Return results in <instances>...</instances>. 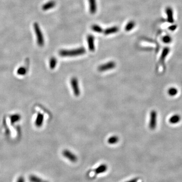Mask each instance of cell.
<instances>
[{"instance_id":"obj_1","label":"cell","mask_w":182,"mask_h":182,"mask_svg":"<svg viewBox=\"0 0 182 182\" xmlns=\"http://www.w3.org/2000/svg\"><path fill=\"white\" fill-rule=\"evenodd\" d=\"M86 53L84 48L81 47L74 50H62L59 52V55L62 57H73L83 55Z\"/></svg>"},{"instance_id":"obj_2","label":"cell","mask_w":182,"mask_h":182,"mask_svg":"<svg viewBox=\"0 0 182 182\" xmlns=\"http://www.w3.org/2000/svg\"><path fill=\"white\" fill-rule=\"evenodd\" d=\"M33 27L35 35H37V43L39 46L42 47L44 45V39L39 24L37 22H35L33 24Z\"/></svg>"},{"instance_id":"obj_3","label":"cell","mask_w":182,"mask_h":182,"mask_svg":"<svg viewBox=\"0 0 182 182\" xmlns=\"http://www.w3.org/2000/svg\"><path fill=\"white\" fill-rule=\"evenodd\" d=\"M116 66V63L114 61H110L108 62L100 65L98 70L100 72H106L107 70H111L115 68Z\"/></svg>"},{"instance_id":"obj_4","label":"cell","mask_w":182,"mask_h":182,"mask_svg":"<svg viewBox=\"0 0 182 182\" xmlns=\"http://www.w3.org/2000/svg\"><path fill=\"white\" fill-rule=\"evenodd\" d=\"M71 86H72V91H74V94L76 96H79L80 95V90H79V84L77 79L76 77H73L71 79Z\"/></svg>"},{"instance_id":"obj_5","label":"cell","mask_w":182,"mask_h":182,"mask_svg":"<svg viewBox=\"0 0 182 182\" xmlns=\"http://www.w3.org/2000/svg\"><path fill=\"white\" fill-rule=\"evenodd\" d=\"M150 118L149 121V127L151 130H154L157 127V113L155 111H152L150 113Z\"/></svg>"},{"instance_id":"obj_6","label":"cell","mask_w":182,"mask_h":182,"mask_svg":"<svg viewBox=\"0 0 182 182\" xmlns=\"http://www.w3.org/2000/svg\"><path fill=\"white\" fill-rule=\"evenodd\" d=\"M62 154L64 157H65L66 158H67L72 162H75L77 160V157L76 155L67 150H65L63 151Z\"/></svg>"},{"instance_id":"obj_7","label":"cell","mask_w":182,"mask_h":182,"mask_svg":"<svg viewBox=\"0 0 182 182\" xmlns=\"http://www.w3.org/2000/svg\"><path fill=\"white\" fill-rule=\"evenodd\" d=\"M95 38L93 35H90L87 37V42L88 45V48L89 50L91 52L95 51Z\"/></svg>"},{"instance_id":"obj_8","label":"cell","mask_w":182,"mask_h":182,"mask_svg":"<svg viewBox=\"0 0 182 182\" xmlns=\"http://www.w3.org/2000/svg\"><path fill=\"white\" fill-rule=\"evenodd\" d=\"M166 13L167 15V21L170 23H173L174 22V13L173 9L171 7H167L166 8Z\"/></svg>"},{"instance_id":"obj_9","label":"cell","mask_w":182,"mask_h":182,"mask_svg":"<svg viewBox=\"0 0 182 182\" xmlns=\"http://www.w3.org/2000/svg\"><path fill=\"white\" fill-rule=\"evenodd\" d=\"M56 5V2L54 1H50L44 4L42 6V9L44 11H47L52 9Z\"/></svg>"},{"instance_id":"obj_10","label":"cell","mask_w":182,"mask_h":182,"mask_svg":"<svg viewBox=\"0 0 182 182\" xmlns=\"http://www.w3.org/2000/svg\"><path fill=\"white\" fill-rule=\"evenodd\" d=\"M90 4V11L92 14H94L97 11L96 0H89Z\"/></svg>"},{"instance_id":"obj_11","label":"cell","mask_w":182,"mask_h":182,"mask_svg":"<svg viewBox=\"0 0 182 182\" xmlns=\"http://www.w3.org/2000/svg\"><path fill=\"white\" fill-rule=\"evenodd\" d=\"M119 30V28L117 26H113L111 28H107L104 31V33L106 35H108L112 33H116Z\"/></svg>"},{"instance_id":"obj_12","label":"cell","mask_w":182,"mask_h":182,"mask_svg":"<svg viewBox=\"0 0 182 182\" xmlns=\"http://www.w3.org/2000/svg\"><path fill=\"white\" fill-rule=\"evenodd\" d=\"M44 121V116L42 114H39L35 120V125L38 127H40L42 125Z\"/></svg>"},{"instance_id":"obj_13","label":"cell","mask_w":182,"mask_h":182,"mask_svg":"<svg viewBox=\"0 0 182 182\" xmlns=\"http://www.w3.org/2000/svg\"><path fill=\"white\" fill-rule=\"evenodd\" d=\"M181 117L179 115L175 114L169 118V122L171 124H176L180 121Z\"/></svg>"},{"instance_id":"obj_14","label":"cell","mask_w":182,"mask_h":182,"mask_svg":"<svg viewBox=\"0 0 182 182\" xmlns=\"http://www.w3.org/2000/svg\"><path fill=\"white\" fill-rule=\"evenodd\" d=\"M107 169V167L106 165L102 164L95 169V172L96 174H99L103 173L106 171Z\"/></svg>"},{"instance_id":"obj_15","label":"cell","mask_w":182,"mask_h":182,"mask_svg":"<svg viewBox=\"0 0 182 182\" xmlns=\"http://www.w3.org/2000/svg\"><path fill=\"white\" fill-rule=\"evenodd\" d=\"M135 22L133 21H131L127 23L125 27V30L127 31H129L133 29V28L135 26Z\"/></svg>"},{"instance_id":"obj_16","label":"cell","mask_w":182,"mask_h":182,"mask_svg":"<svg viewBox=\"0 0 182 182\" xmlns=\"http://www.w3.org/2000/svg\"><path fill=\"white\" fill-rule=\"evenodd\" d=\"M118 141H119L118 137L116 136H114L111 137L109 138L107 142L110 144H114L118 143Z\"/></svg>"},{"instance_id":"obj_17","label":"cell","mask_w":182,"mask_h":182,"mask_svg":"<svg viewBox=\"0 0 182 182\" xmlns=\"http://www.w3.org/2000/svg\"><path fill=\"white\" fill-rule=\"evenodd\" d=\"M91 28L93 31H95L98 33H102L103 31V29L102 28H101L99 25H98L96 24L93 25L91 27Z\"/></svg>"},{"instance_id":"obj_18","label":"cell","mask_w":182,"mask_h":182,"mask_svg":"<svg viewBox=\"0 0 182 182\" xmlns=\"http://www.w3.org/2000/svg\"><path fill=\"white\" fill-rule=\"evenodd\" d=\"M178 91L177 89L174 88V87L169 88L168 90V94L169 96H176L178 94Z\"/></svg>"},{"instance_id":"obj_19","label":"cell","mask_w":182,"mask_h":182,"mask_svg":"<svg viewBox=\"0 0 182 182\" xmlns=\"http://www.w3.org/2000/svg\"><path fill=\"white\" fill-rule=\"evenodd\" d=\"M30 182H43L42 178H40L39 177L31 175L30 177Z\"/></svg>"},{"instance_id":"obj_20","label":"cell","mask_w":182,"mask_h":182,"mask_svg":"<svg viewBox=\"0 0 182 182\" xmlns=\"http://www.w3.org/2000/svg\"><path fill=\"white\" fill-rule=\"evenodd\" d=\"M57 60L54 57H52L50 61V67L52 69H53L57 64Z\"/></svg>"},{"instance_id":"obj_21","label":"cell","mask_w":182,"mask_h":182,"mask_svg":"<svg viewBox=\"0 0 182 182\" xmlns=\"http://www.w3.org/2000/svg\"><path fill=\"white\" fill-rule=\"evenodd\" d=\"M162 41H163L164 43L169 44V43L171 42V37L169 36V35H165V36H164V37H163V38H162Z\"/></svg>"},{"instance_id":"obj_22","label":"cell","mask_w":182,"mask_h":182,"mask_svg":"<svg viewBox=\"0 0 182 182\" xmlns=\"http://www.w3.org/2000/svg\"><path fill=\"white\" fill-rule=\"evenodd\" d=\"M26 70L23 67L19 68L18 70H17V74L20 75H23L24 74H25Z\"/></svg>"},{"instance_id":"obj_23","label":"cell","mask_w":182,"mask_h":182,"mask_svg":"<svg viewBox=\"0 0 182 182\" xmlns=\"http://www.w3.org/2000/svg\"><path fill=\"white\" fill-rule=\"evenodd\" d=\"M25 182V180H24V178L22 177H19L18 178V180L16 182Z\"/></svg>"},{"instance_id":"obj_24","label":"cell","mask_w":182,"mask_h":182,"mask_svg":"<svg viewBox=\"0 0 182 182\" xmlns=\"http://www.w3.org/2000/svg\"><path fill=\"white\" fill-rule=\"evenodd\" d=\"M19 119V116L18 115H15V117H13L11 119V120L12 121H15L16 120H18Z\"/></svg>"},{"instance_id":"obj_25","label":"cell","mask_w":182,"mask_h":182,"mask_svg":"<svg viewBox=\"0 0 182 182\" xmlns=\"http://www.w3.org/2000/svg\"><path fill=\"white\" fill-rule=\"evenodd\" d=\"M138 180V178H134V179H132V180H131L129 181H127V182H137Z\"/></svg>"},{"instance_id":"obj_26","label":"cell","mask_w":182,"mask_h":182,"mask_svg":"<svg viewBox=\"0 0 182 182\" xmlns=\"http://www.w3.org/2000/svg\"><path fill=\"white\" fill-rule=\"evenodd\" d=\"M47 182V181H45V182Z\"/></svg>"}]
</instances>
